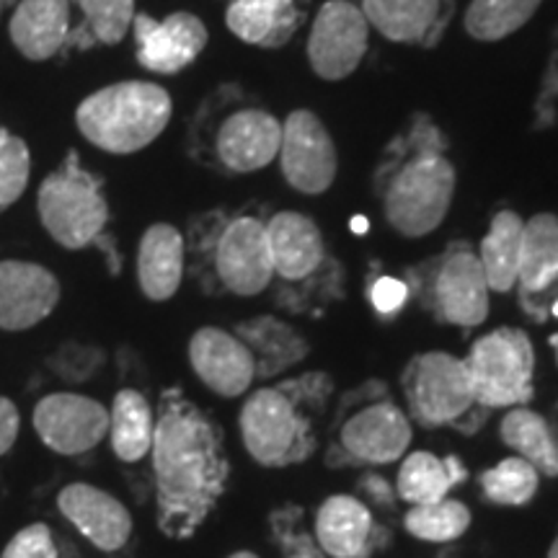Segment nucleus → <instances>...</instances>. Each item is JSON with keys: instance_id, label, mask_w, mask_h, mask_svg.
I'll list each match as a JSON object with an SVG mask.
<instances>
[{"instance_id": "1", "label": "nucleus", "mask_w": 558, "mask_h": 558, "mask_svg": "<svg viewBox=\"0 0 558 558\" xmlns=\"http://www.w3.org/2000/svg\"><path fill=\"white\" fill-rule=\"evenodd\" d=\"M158 525L169 538H190L226 492L230 463L222 432L179 388L160 396L153 432Z\"/></svg>"}, {"instance_id": "2", "label": "nucleus", "mask_w": 558, "mask_h": 558, "mask_svg": "<svg viewBox=\"0 0 558 558\" xmlns=\"http://www.w3.org/2000/svg\"><path fill=\"white\" fill-rule=\"evenodd\" d=\"M448 150V135L427 114H416L383 150L375 194L403 239H424L448 218L458 184Z\"/></svg>"}, {"instance_id": "3", "label": "nucleus", "mask_w": 558, "mask_h": 558, "mask_svg": "<svg viewBox=\"0 0 558 558\" xmlns=\"http://www.w3.org/2000/svg\"><path fill=\"white\" fill-rule=\"evenodd\" d=\"M329 396L331 378L326 373H308L256 390L241 411V437L248 456L264 469H284L308 460L316 450V437L305 411H318Z\"/></svg>"}, {"instance_id": "4", "label": "nucleus", "mask_w": 558, "mask_h": 558, "mask_svg": "<svg viewBox=\"0 0 558 558\" xmlns=\"http://www.w3.org/2000/svg\"><path fill=\"white\" fill-rule=\"evenodd\" d=\"M171 96L158 83L122 81L81 101L75 124L94 148L130 156L156 140L171 122Z\"/></svg>"}, {"instance_id": "5", "label": "nucleus", "mask_w": 558, "mask_h": 558, "mask_svg": "<svg viewBox=\"0 0 558 558\" xmlns=\"http://www.w3.org/2000/svg\"><path fill=\"white\" fill-rule=\"evenodd\" d=\"M197 251L207 271V284L228 295H262L275 279L267 220L259 215H215L207 220Z\"/></svg>"}, {"instance_id": "6", "label": "nucleus", "mask_w": 558, "mask_h": 558, "mask_svg": "<svg viewBox=\"0 0 558 558\" xmlns=\"http://www.w3.org/2000/svg\"><path fill=\"white\" fill-rule=\"evenodd\" d=\"M37 209L47 233L70 251L101 241L109 226V205L101 181L83 169L75 153H70L65 163L45 179Z\"/></svg>"}, {"instance_id": "7", "label": "nucleus", "mask_w": 558, "mask_h": 558, "mask_svg": "<svg viewBox=\"0 0 558 558\" xmlns=\"http://www.w3.org/2000/svg\"><path fill=\"white\" fill-rule=\"evenodd\" d=\"M411 295L442 324L458 329H476L488 316V282L478 254L469 243H452L429 267L409 271Z\"/></svg>"}, {"instance_id": "8", "label": "nucleus", "mask_w": 558, "mask_h": 558, "mask_svg": "<svg viewBox=\"0 0 558 558\" xmlns=\"http://www.w3.org/2000/svg\"><path fill=\"white\" fill-rule=\"evenodd\" d=\"M463 362L481 409H514L533 399L535 352L522 329L501 326L484 333Z\"/></svg>"}, {"instance_id": "9", "label": "nucleus", "mask_w": 558, "mask_h": 558, "mask_svg": "<svg viewBox=\"0 0 558 558\" xmlns=\"http://www.w3.org/2000/svg\"><path fill=\"white\" fill-rule=\"evenodd\" d=\"M267 239L271 269H275V277L279 282L288 288V295L284 298H290L298 284L316 290L313 288V279L337 295V277L341 275L339 264H333L329 259V251H326L320 228L308 218V215L290 213V209L275 213L267 220ZM308 290H305V305H311ZM316 298H320L318 290Z\"/></svg>"}, {"instance_id": "10", "label": "nucleus", "mask_w": 558, "mask_h": 558, "mask_svg": "<svg viewBox=\"0 0 558 558\" xmlns=\"http://www.w3.org/2000/svg\"><path fill=\"white\" fill-rule=\"evenodd\" d=\"M403 390L411 416L427 429L445 424L460 427V422L471 416V409L478 407L465 362L448 352H427L411 360L403 373Z\"/></svg>"}, {"instance_id": "11", "label": "nucleus", "mask_w": 558, "mask_h": 558, "mask_svg": "<svg viewBox=\"0 0 558 558\" xmlns=\"http://www.w3.org/2000/svg\"><path fill=\"white\" fill-rule=\"evenodd\" d=\"M369 24L354 0H326L313 19L308 62L324 81H344L362 65Z\"/></svg>"}, {"instance_id": "12", "label": "nucleus", "mask_w": 558, "mask_h": 558, "mask_svg": "<svg viewBox=\"0 0 558 558\" xmlns=\"http://www.w3.org/2000/svg\"><path fill=\"white\" fill-rule=\"evenodd\" d=\"M279 166L282 177L300 194H324L333 184L339 171L337 145L308 109H298L282 122V143H279Z\"/></svg>"}, {"instance_id": "13", "label": "nucleus", "mask_w": 558, "mask_h": 558, "mask_svg": "<svg viewBox=\"0 0 558 558\" xmlns=\"http://www.w3.org/2000/svg\"><path fill=\"white\" fill-rule=\"evenodd\" d=\"M282 120L262 107H239L226 114L213 135L215 160L226 171L254 173L279 156Z\"/></svg>"}, {"instance_id": "14", "label": "nucleus", "mask_w": 558, "mask_h": 558, "mask_svg": "<svg viewBox=\"0 0 558 558\" xmlns=\"http://www.w3.org/2000/svg\"><path fill=\"white\" fill-rule=\"evenodd\" d=\"M137 62L158 75H173L192 65L207 47V26L194 13L179 11L166 19L135 13L132 21Z\"/></svg>"}, {"instance_id": "15", "label": "nucleus", "mask_w": 558, "mask_h": 558, "mask_svg": "<svg viewBox=\"0 0 558 558\" xmlns=\"http://www.w3.org/2000/svg\"><path fill=\"white\" fill-rule=\"evenodd\" d=\"M34 429L50 450L81 456L109 435V411L86 396L52 393L34 409Z\"/></svg>"}, {"instance_id": "16", "label": "nucleus", "mask_w": 558, "mask_h": 558, "mask_svg": "<svg viewBox=\"0 0 558 558\" xmlns=\"http://www.w3.org/2000/svg\"><path fill=\"white\" fill-rule=\"evenodd\" d=\"M520 303L530 318L546 320L558 300V218L541 213L522 230L518 284Z\"/></svg>"}, {"instance_id": "17", "label": "nucleus", "mask_w": 558, "mask_h": 558, "mask_svg": "<svg viewBox=\"0 0 558 558\" xmlns=\"http://www.w3.org/2000/svg\"><path fill=\"white\" fill-rule=\"evenodd\" d=\"M411 442V424L390 401L369 403L344 422L339 432V452L349 463L386 465L396 463Z\"/></svg>"}, {"instance_id": "18", "label": "nucleus", "mask_w": 558, "mask_h": 558, "mask_svg": "<svg viewBox=\"0 0 558 558\" xmlns=\"http://www.w3.org/2000/svg\"><path fill=\"white\" fill-rule=\"evenodd\" d=\"M60 303V282L34 262H0V329L26 331Z\"/></svg>"}, {"instance_id": "19", "label": "nucleus", "mask_w": 558, "mask_h": 558, "mask_svg": "<svg viewBox=\"0 0 558 558\" xmlns=\"http://www.w3.org/2000/svg\"><path fill=\"white\" fill-rule=\"evenodd\" d=\"M190 362L197 378L226 399L246 393L256 380V362L251 349L235 333L205 326L190 341Z\"/></svg>"}, {"instance_id": "20", "label": "nucleus", "mask_w": 558, "mask_h": 558, "mask_svg": "<svg viewBox=\"0 0 558 558\" xmlns=\"http://www.w3.org/2000/svg\"><path fill=\"white\" fill-rule=\"evenodd\" d=\"M390 533L360 499L329 497L316 514V543L329 558H369L388 546Z\"/></svg>"}, {"instance_id": "21", "label": "nucleus", "mask_w": 558, "mask_h": 558, "mask_svg": "<svg viewBox=\"0 0 558 558\" xmlns=\"http://www.w3.org/2000/svg\"><path fill=\"white\" fill-rule=\"evenodd\" d=\"M357 5L388 41L411 47L437 45L456 11L452 0H357Z\"/></svg>"}, {"instance_id": "22", "label": "nucleus", "mask_w": 558, "mask_h": 558, "mask_svg": "<svg viewBox=\"0 0 558 558\" xmlns=\"http://www.w3.org/2000/svg\"><path fill=\"white\" fill-rule=\"evenodd\" d=\"M58 507L86 538L101 550H120L130 541L132 518L122 501L90 484H70L60 492Z\"/></svg>"}, {"instance_id": "23", "label": "nucleus", "mask_w": 558, "mask_h": 558, "mask_svg": "<svg viewBox=\"0 0 558 558\" xmlns=\"http://www.w3.org/2000/svg\"><path fill=\"white\" fill-rule=\"evenodd\" d=\"M184 239L173 226L158 222L145 230L137 248V282L145 298L163 303L173 298L184 279Z\"/></svg>"}, {"instance_id": "24", "label": "nucleus", "mask_w": 558, "mask_h": 558, "mask_svg": "<svg viewBox=\"0 0 558 558\" xmlns=\"http://www.w3.org/2000/svg\"><path fill=\"white\" fill-rule=\"evenodd\" d=\"M70 32V0H21L11 19V41L26 60L58 54Z\"/></svg>"}, {"instance_id": "25", "label": "nucleus", "mask_w": 558, "mask_h": 558, "mask_svg": "<svg viewBox=\"0 0 558 558\" xmlns=\"http://www.w3.org/2000/svg\"><path fill=\"white\" fill-rule=\"evenodd\" d=\"M300 21L303 13L295 0H233L226 13L228 29L235 37L267 50L288 45L300 29Z\"/></svg>"}, {"instance_id": "26", "label": "nucleus", "mask_w": 558, "mask_h": 558, "mask_svg": "<svg viewBox=\"0 0 558 558\" xmlns=\"http://www.w3.org/2000/svg\"><path fill=\"white\" fill-rule=\"evenodd\" d=\"M235 337L251 349L256 362V378H275L308 357V341L300 331L275 316H259L235 326Z\"/></svg>"}, {"instance_id": "27", "label": "nucleus", "mask_w": 558, "mask_h": 558, "mask_svg": "<svg viewBox=\"0 0 558 558\" xmlns=\"http://www.w3.org/2000/svg\"><path fill=\"white\" fill-rule=\"evenodd\" d=\"M522 230H525V220L514 209H499L481 241L478 262L492 292H512L518 284Z\"/></svg>"}, {"instance_id": "28", "label": "nucleus", "mask_w": 558, "mask_h": 558, "mask_svg": "<svg viewBox=\"0 0 558 558\" xmlns=\"http://www.w3.org/2000/svg\"><path fill=\"white\" fill-rule=\"evenodd\" d=\"M465 476L469 471L456 456L439 460L427 450H418L403 460L396 494L409 505H432V501L448 499L450 488L463 484Z\"/></svg>"}, {"instance_id": "29", "label": "nucleus", "mask_w": 558, "mask_h": 558, "mask_svg": "<svg viewBox=\"0 0 558 558\" xmlns=\"http://www.w3.org/2000/svg\"><path fill=\"white\" fill-rule=\"evenodd\" d=\"M499 435L501 442L518 452L522 460H527L541 476H558V439L538 411L514 407L501 418Z\"/></svg>"}, {"instance_id": "30", "label": "nucleus", "mask_w": 558, "mask_h": 558, "mask_svg": "<svg viewBox=\"0 0 558 558\" xmlns=\"http://www.w3.org/2000/svg\"><path fill=\"white\" fill-rule=\"evenodd\" d=\"M153 432H156V416L145 396L132 388L120 390L109 411V435L117 458L124 463L143 460L153 448Z\"/></svg>"}, {"instance_id": "31", "label": "nucleus", "mask_w": 558, "mask_h": 558, "mask_svg": "<svg viewBox=\"0 0 558 558\" xmlns=\"http://www.w3.org/2000/svg\"><path fill=\"white\" fill-rule=\"evenodd\" d=\"M543 0H471L465 11V32L476 41H501L520 32Z\"/></svg>"}, {"instance_id": "32", "label": "nucleus", "mask_w": 558, "mask_h": 558, "mask_svg": "<svg viewBox=\"0 0 558 558\" xmlns=\"http://www.w3.org/2000/svg\"><path fill=\"white\" fill-rule=\"evenodd\" d=\"M471 525V509L463 501L439 499L432 505H414L407 514V530L418 541H456Z\"/></svg>"}, {"instance_id": "33", "label": "nucleus", "mask_w": 558, "mask_h": 558, "mask_svg": "<svg viewBox=\"0 0 558 558\" xmlns=\"http://www.w3.org/2000/svg\"><path fill=\"white\" fill-rule=\"evenodd\" d=\"M541 473L522 458H507L499 465L481 473V488L494 505L522 507L538 492Z\"/></svg>"}, {"instance_id": "34", "label": "nucleus", "mask_w": 558, "mask_h": 558, "mask_svg": "<svg viewBox=\"0 0 558 558\" xmlns=\"http://www.w3.org/2000/svg\"><path fill=\"white\" fill-rule=\"evenodd\" d=\"M86 19L88 37L99 45H120L135 21V0H75Z\"/></svg>"}, {"instance_id": "35", "label": "nucleus", "mask_w": 558, "mask_h": 558, "mask_svg": "<svg viewBox=\"0 0 558 558\" xmlns=\"http://www.w3.org/2000/svg\"><path fill=\"white\" fill-rule=\"evenodd\" d=\"M32 177V156L26 143L0 128V215L24 194Z\"/></svg>"}, {"instance_id": "36", "label": "nucleus", "mask_w": 558, "mask_h": 558, "mask_svg": "<svg viewBox=\"0 0 558 558\" xmlns=\"http://www.w3.org/2000/svg\"><path fill=\"white\" fill-rule=\"evenodd\" d=\"M271 533L277 546L282 548V558H329L320 550L316 538L303 530V512L300 507H282L271 514Z\"/></svg>"}, {"instance_id": "37", "label": "nucleus", "mask_w": 558, "mask_h": 558, "mask_svg": "<svg viewBox=\"0 0 558 558\" xmlns=\"http://www.w3.org/2000/svg\"><path fill=\"white\" fill-rule=\"evenodd\" d=\"M411 298V284L399 277L378 275L367 282V300L383 318H393L403 311Z\"/></svg>"}, {"instance_id": "38", "label": "nucleus", "mask_w": 558, "mask_h": 558, "mask_svg": "<svg viewBox=\"0 0 558 558\" xmlns=\"http://www.w3.org/2000/svg\"><path fill=\"white\" fill-rule=\"evenodd\" d=\"M3 558H58V546H54L50 527L41 522L24 527L5 546Z\"/></svg>"}, {"instance_id": "39", "label": "nucleus", "mask_w": 558, "mask_h": 558, "mask_svg": "<svg viewBox=\"0 0 558 558\" xmlns=\"http://www.w3.org/2000/svg\"><path fill=\"white\" fill-rule=\"evenodd\" d=\"M357 486H360V492L365 494V497L380 509H393L396 499H399L396 488L390 486L386 478L378 476V473H365V476L360 478Z\"/></svg>"}, {"instance_id": "40", "label": "nucleus", "mask_w": 558, "mask_h": 558, "mask_svg": "<svg viewBox=\"0 0 558 558\" xmlns=\"http://www.w3.org/2000/svg\"><path fill=\"white\" fill-rule=\"evenodd\" d=\"M19 435V409L0 396V456L13 448Z\"/></svg>"}, {"instance_id": "41", "label": "nucleus", "mask_w": 558, "mask_h": 558, "mask_svg": "<svg viewBox=\"0 0 558 558\" xmlns=\"http://www.w3.org/2000/svg\"><path fill=\"white\" fill-rule=\"evenodd\" d=\"M352 228H354V230H360V233H365V230H367V222L360 218V220H354V222H352Z\"/></svg>"}, {"instance_id": "42", "label": "nucleus", "mask_w": 558, "mask_h": 558, "mask_svg": "<svg viewBox=\"0 0 558 558\" xmlns=\"http://www.w3.org/2000/svg\"><path fill=\"white\" fill-rule=\"evenodd\" d=\"M230 558H259L256 554H248V550H241V554H233Z\"/></svg>"}, {"instance_id": "43", "label": "nucleus", "mask_w": 558, "mask_h": 558, "mask_svg": "<svg viewBox=\"0 0 558 558\" xmlns=\"http://www.w3.org/2000/svg\"><path fill=\"white\" fill-rule=\"evenodd\" d=\"M548 558H558V538L554 541V546H550V550H548Z\"/></svg>"}, {"instance_id": "44", "label": "nucleus", "mask_w": 558, "mask_h": 558, "mask_svg": "<svg viewBox=\"0 0 558 558\" xmlns=\"http://www.w3.org/2000/svg\"><path fill=\"white\" fill-rule=\"evenodd\" d=\"M550 347L556 349V360H558V333H554V337H550Z\"/></svg>"}, {"instance_id": "45", "label": "nucleus", "mask_w": 558, "mask_h": 558, "mask_svg": "<svg viewBox=\"0 0 558 558\" xmlns=\"http://www.w3.org/2000/svg\"><path fill=\"white\" fill-rule=\"evenodd\" d=\"M11 3V0H0V13H3V9H5V5H9Z\"/></svg>"}]
</instances>
